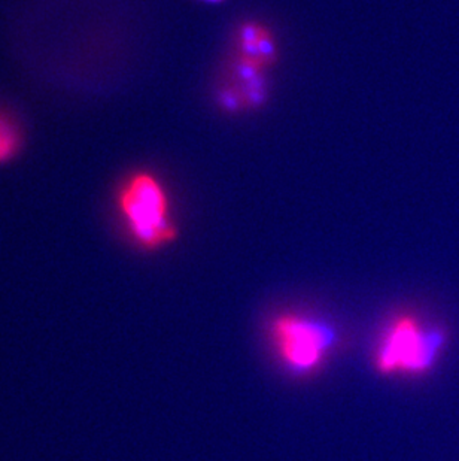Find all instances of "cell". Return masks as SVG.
Segmentation results:
<instances>
[{
    "label": "cell",
    "instance_id": "cell-1",
    "mask_svg": "<svg viewBox=\"0 0 459 461\" xmlns=\"http://www.w3.org/2000/svg\"><path fill=\"white\" fill-rule=\"evenodd\" d=\"M117 209L126 235L138 249L157 251L178 238L169 190L151 170H136L124 178L118 187Z\"/></svg>",
    "mask_w": 459,
    "mask_h": 461
},
{
    "label": "cell",
    "instance_id": "cell-4",
    "mask_svg": "<svg viewBox=\"0 0 459 461\" xmlns=\"http://www.w3.org/2000/svg\"><path fill=\"white\" fill-rule=\"evenodd\" d=\"M22 135L17 122L4 113H0V163H6L18 153Z\"/></svg>",
    "mask_w": 459,
    "mask_h": 461
},
{
    "label": "cell",
    "instance_id": "cell-5",
    "mask_svg": "<svg viewBox=\"0 0 459 461\" xmlns=\"http://www.w3.org/2000/svg\"><path fill=\"white\" fill-rule=\"evenodd\" d=\"M206 2H222V0H206Z\"/></svg>",
    "mask_w": 459,
    "mask_h": 461
},
{
    "label": "cell",
    "instance_id": "cell-3",
    "mask_svg": "<svg viewBox=\"0 0 459 461\" xmlns=\"http://www.w3.org/2000/svg\"><path fill=\"white\" fill-rule=\"evenodd\" d=\"M277 356L297 374H308L321 366L336 344V331L327 322L285 313L270 329Z\"/></svg>",
    "mask_w": 459,
    "mask_h": 461
},
{
    "label": "cell",
    "instance_id": "cell-2",
    "mask_svg": "<svg viewBox=\"0 0 459 461\" xmlns=\"http://www.w3.org/2000/svg\"><path fill=\"white\" fill-rule=\"evenodd\" d=\"M446 345V333L412 315L395 318L376 349V367L383 374H424Z\"/></svg>",
    "mask_w": 459,
    "mask_h": 461
}]
</instances>
